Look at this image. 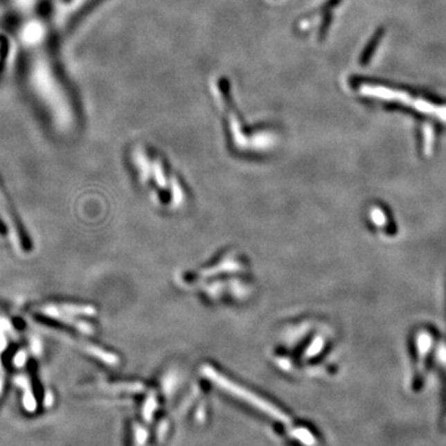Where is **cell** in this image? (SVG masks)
<instances>
[{
  "instance_id": "cell-1",
  "label": "cell",
  "mask_w": 446,
  "mask_h": 446,
  "mask_svg": "<svg viewBox=\"0 0 446 446\" xmlns=\"http://www.w3.org/2000/svg\"><path fill=\"white\" fill-rule=\"evenodd\" d=\"M0 207L3 210L4 216L12 224L14 235L17 237L19 246L23 247V249H28V238H26V235L24 232L23 226H21V223L19 222L18 216H17V213L14 211L12 202L8 199V195H6L4 188L1 186V184H0Z\"/></svg>"
},
{
  "instance_id": "cell-2",
  "label": "cell",
  "mask_w": 446,
  "mask_h": 446,
  "mask_svg": "<svg viewBox=\"0 0 446 446\" xmlns=\"http://www.w3.org/2000/svg\"><path fill=\"white\" fill-rule=\"evenodd\" d=\"M6 235V226L0 222V235Z\"/></svg>"
}]
</instances>
